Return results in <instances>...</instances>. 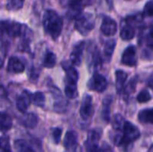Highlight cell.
Here are the masks:
<instances>
[{"mask_svg":"<svg viewBox=\"0 0 153 152\" xmlns=\"http://www.w3.org/2000/svg\"><path fill=\"white\" fill-rule=\"evenodd\" d=\"M117 132V131H116ZM141 136L140 130L133 123L126 121L122 129L118 133H112L111 140L113 143L124 152H129L133 148L134 141L138 140Z\"/></svg>","mask_w":153,"mask_h":152,"instance_id":"1","label":"cell"},{"mask_svg":"<svg viewBox=\"0 0 153 152\" xmlns=\"http://www.w3.org/2000/svg\"><path fill=\"white\" fill-rule=\"evenodd\" d=\"M43 26L46 31L52 37L53 39H56L61 34L63 28L62 18L52 10H48L43 15Z\"/></svg>","mask_w":153,"mask_h":152,"instance_id":"2","label":"cell"},{"mask_svg":"<svg viewBox=\"0 0 153 152\" xmlns=\"http://www.w3.org/2000/svg\"><path fill=\"white\" fill-rule=\"evenodd\" d=\"M75 29L82 34H89L94 27V17L91 13H86L84 14H80L74 23Z\"/></svg>","mask_w":153,"mask_h":152,"instance_id":"3","label":"cell"},{"mask_svg":"<svg viewBox=\"0 0 153 152\" xmlns=\"http://www.w3.org/2000/svg\"><path fill=\"white\" fill-rule=\"evenodd\" d=\"M107 87L108 82L106 78L98 73H94L88 82V88L97 92H103L107 89Z\"/></svg>","mask_w":153,"mask_h":152,"instance_id":"4","label":"cell"},{"mask_svg":"<svg viewBox=\"0 0 153 152\" xmlns=\"http://www.w3.org/2000/svg\"><path fill=\"white\" fill-rule=\"evenodd\" d=\"M22 25H21L17 22H5L2 21L1 22V30L2 31H5L10 37H18L21 34H22Z\"/></svg>","mask_w":153,"mask_h":152,"instance_id":"5","label":"cell"},{"mask_svg":"<svg viewBox=\"0 0 153 152\" xmlns=\"http://www.w3.org/2000/svg\"><path fill=\"white\" fill-rule=\"evenodd\" d=\"M122 63L127 66H134L137 64L136 48L134 46H129L126 48L121 58Z\"/></svg>","mask_w":153,"mask_h":152,"instance_id":"6","label":"cell"},{"mask_svg":"<svg viewBox=\"0 0 153 152\" xmlns=\"http://www.w3.org/2000/svg\"><path fill=\"white\" fill-rule=\"evenodd\" d=\"M62 67L65 71V82L77 83L79 79V74L71 61L62 62Z\"/></svg>","mask_w":153,"mask_h":152,"instance_id":"7","label":"cell"},{"mask_svg":"<svg viewBox=\"0 0 153 152\" xmlns=\"http://www.w3.org/2000/svg\"><path fill=\"white\" fill-rule=\"evenodd\" d=\"M93 108H92V98L90 95H85L82 99L81 108H80V115L81 117L84 120L90 118L92 115Z\"/></svg>","mask_w":153,"mask_h":152,"instance_id":"8","label":"cell"},{"mask_svg":"<svg viewBox=\"0 0 153 152\" xmlns=\"http://www.w3.org/2000/svg\"><path fill=\"white\" fill-rule=\"evenodd\" d=\"M117 25L115 20H113L112 18L108 16H106L103 18L102 23L100 26V30L104 35L113 36L117 32Z\"/></svg>","mask_w":153,"mask_h":152,"instance_id":"9","label":"cell"},{"mask_svg":"<svg viewBox=\"0 0 153 152\" xmlns=\"http://www.w3.org/2000/svg\"><path fill=\"white\" fill-rule=\"evenodd\" d=\"M31 95L28 90H23V92L17 98L16 100V108L22 112L25 113L31 102Z\"/></svg>","mask_w":153,"mask_h":152,"instance_id":"10","label":"cell"},{"mask_svg":"<svg viewBox=\"0 0 153 152\" xmlns=\"http://www.w3.org/2000/svg\"><path fill=\"white\" fill-rule=\"evenodd\" d=\"M84 49V42L82 41L80 43H77L70 55V61L73 63L74 65H80L82 63V51Z\"/></svg>","mask_w":153,"mask_h":152,"instance_id":"11","label":"cell"},{"mask_svg":"<svg viewBox=\"0 0 153 152\" xmlns=\"http://www.w3.org/2000/svg\"><path fill=\"white\" fill-rule=\"evenodd\" d=\"M7 71L9 73H21L24 71V65L22 63V61L19 60V58L15 56H12L8 60Z\"/></svg>","mask_w":153,"mask_h":152,"instance_id":"12","label":"cell"},{"mask_svg":"<svg viewBox=\"0 0 153 152\" xmlns=\"http://www.w3.org/2000/svg\"><path fill=\"white\" fill-rule=\"evenodd\" d=\"M101 133H102V131H101V129H99V128L92 129L89 132L88 138L85 142V145L88 148V150L92 146L98 145V142L101 137Z\"/></svg>","mask_w":153,"mask_h":152,"instance_id":"13","label":"cell"},{"mask_svg":"<svg viewBox=\"0 0 153 152\" xmlns=\"http://www.w3.org/2000/svg\"><path fill=\"white\" fill-rule=\"evenodd\" d=\"M78 142V133L75 131H67L64 140V146L66 150L74 148Z\"/></svg>","mask_w":153,"mask_h":152,"instance_id":"14","label":"cell"},{"mask_svg":"<svg viewBox=\"0 0 153 152\" xmlns=\"http://www.w3.org/2000/svg\"><path fill=\"white\" fill-rule=\"evenodd\" d=\"M113 101L112 96H107L103 99L102 103V118L106 123H108L110 121V107Z\"/></svg>","mask_w":153,"mask_h":152,"instance_id":"15","label":"cell"},{"mask_svg":"<svg viewBox=\"0 0 153 152\" xmlns=\"http://www.w3.org/2000/svg\"><path fill=\"white\" fill-rule=\"evenodd\" d=\"M126 79H127V73L126 72L122 70L116 71V87H117L118 93L123 92Z\"/></svg>","mask_w":153,"mask_h":152,"instance_id":"16","label":"cell"},{"mask_svg":"<svg viewBox=\"0 0 153 152\" xmlns=\"http://www.w3.org/2000/svg\"><path fill=\"white\" fill-rule=\"evenodd\" d=\"M138 119L142 124L153 125V108L141 110L138 114Z\"/></svg>","mask_w":153,"mask_h":152,"instance_id":"17","label":"cell"},{"mask_svg":"<svg viewBox=\"0 0 153 152\" xmlns=\"http://www.w3.org/2000/svg\"><path fill=\"white\" fill-rule=\"evenodd\" d=\"M13 146L16 152H36L25 140L18 139L14 141Z\"/></svg>","mask_w":153,"mask_h":152,"instance_id":"18","label":"cell"},{"mask_svg":"<svg viewBox=\"0 0 153 152\" xmlns=\"http://www.w3.org/2000/svg\"><path fill=\"white\" fill-rule=\"evenodd\" d=\"M38 124V116L34 113L26 114L22 117V125L27 128H34Z\"/></svg>","mask_w":153,"mask_h":152,"instance_id":"19","label":"cell"},{"mask_svg":"<svg viewBox=\"0 0 153 152\" xmlns=\"http://www.w3.org/2000/svg\"><path fill=\"white\" fill-rule=\"evenodd\" d=\"M135 35V30L134 27L130 24H126L122 27L120 31V37L123 40H130Z\"/></svg>","mask_w":153,"mask_h":152,"instance_id":"20","label":"cell"},{"mask_svg":"<svg viewBox=\"0 0 153 152\" xmlns=\"http://www.w3.org/2000/svg\"><path fill=\"white\" fill-rule=\"evenodd\" d=\"M77 83L73 82H65V94L69 99H75L78 97V90H77Z\"/></svg>","mask_w":153,"mask_h":152,"instance_id":"21","label":"cell"},{"mask_svg":"<svg viewBox=\"0 0 153 152\" xmlns=\"http://www.w3.org/2000/svg\"><path fill=\"white\" fill-rule=\"evenodd\" d=\"M0 122H1V130L3 132L8 131L12 128L13 121H12L11 116L8 114L2 112L0 116Z\"/></svg>","mask_w":153,"mask_h":152,"instance_id":"22","label":"cell"},{"mask_svg":"<svg viewBox=\"0 0 153 152\" xmlns=\"http://www.w3.org/2000/svg\"><path fill=\"white\" fill-rule=\"evenodd\" d=\"M56 55L51 52V51H48L44 56V60H43V65L46 68H53L56 65Z\"/></svg>","mask_w":153,"mask_h":152,"instance_id":"23","label":"cell"},{"mask_svg":"<svg viewBox=\"0 0 153 152\" xmlns=\"http://www.w3.org/2000/svg\"><path fill=\"white\" fill-rule=\"evenodd\" d=\"M45 95L40 91H37L31 95V102L37 107L43 108L45 106Z\"/></svg>","mask_w":153,"mask_h":152,"instance_id":"24","label":"cell"},{"mask_svg":"<svg viewBox=\"0 0 153 152\" xmlns=\"http://www.w3.org/2000/svg\"><path fill=\"white\" fill-rule=\"evenodd\" d=\"M116 47V40L115 39H109L106 42L105 47H104V55L107 58L110 59L113 53L114 49Z\"/></svg>","mask_w":153,"mask_h":152,"instance_id":"25","label":"cell"},{"mask_svg":"<svg viewBox=\"0 0 153 152\" xmlns=\"http://www.w3.org/2000/svg\"><path fill=\"white\" fill-rule=\"evenodd\" d=\"M136 83H137L136 79H135V78H133V79L130 81V82L124 88L123 93H124V96H125L126 98L129 97L130 95H132V93L134 92L135 87H136Z\"/></svg>","mask_w":153,"mask_h":152,"instance_id":"26","label":"cell"},{"mask_svg":"<svg viewBox=\"0 0 153 152\" xmlns=\"http://www.w3.org/2000/svg\"><path fill=\"white\" fill-rule=\"evenodd\" d=\"M125 122H126V120L124 119V117L120 114H117L113 119V129L117 132L120 131L122 129Z\"/></svg>","mask_w":153,"mask_h":152,"instance_id":"27","label":"cell"},{"mask_svg":"<svg viewBox=\"0 0 153 152\" xmlns=\"http://www.w3.org/2000/svg\"><path fill=\"white\" fill-rule=\"evenodd\" d=\"M24 0H7L6 7L9 10H19L23 6Z\"/></svg>","mask_w":153,"mask_h":152,"instance_id":"28","label":"cell"},{"mask_svg":"<svg viewBox=\"0 0 153 152\" xmlns=\"http://www.w3.org/2000/svg\"><path fill=\"white\" fill-rule=\"evenodd\" d=\"M137 101L139 103H146L148 101H150L152 99V96L150 94V92L146 90H142L138 95H137Z\"/></svg>","mask_w":153,"mask_h":152,"instance_id":"29","label":"cell"},{"mask_svg":"<svg viewBox=\"0 0 153 152\" xmlns=\"http://www.w3.org/2000/svg\"><path fill=\"white\" fill-rule=\"evenodd\" d=\"M146 46L153 52V27L149 28L148 32L145 34V39H144Z\"/></svg>","mask_w":153,"mask_h":152,"instance_id":"30","label":"cell"},{"mask_svg":"<svg viewBox=\"0 0 153 152\" xmlns=\"http://www.w3.org/2000/svg\"><path fill=\"white\" fill-rule=\"evenodd\" d=\"M62 129L61 128H54L52 129V138L54 141V143L58 144L60 140H61V136H62Z\"/></svg>","mask_w":153,"mask_h":152,"instance_id":"31","label":"cell"},{"mask_svg":"<svg viewBox=\"0 0 153 152\" xmlns=\"http://www.w3.org/2000/svg\"><path fill=\"white\" fill-rule=\"evenodd\" d=\"M88 151L89 152H113L110 147L107 145H104L103 147H99V145H95L91 147Z\"/></svg>","mask_w":153,"mask_h":152,"instance_id":"32","label":"cell"},{"mask_svg":"<svg viewBox=\"0 0 153 152\" xmlns=\"http://www.w3.org/2000/svg\"><path fill=\"white\" fill-rule=\"evenodd\" d=\"M143 13L146 16H153V0H149L145 4Z\"/></svg>","mask_w":153,"mask_h":152,"instance_id":"33","label":"cell"},{"mask_svg":"<svg viewBox=\"0 0 153 152\" xmlns=\"http://www.w3.org/2000/svg\"><path fill=\"white\" fill-rule=\"evenodd\" d=\"M10 149L9 138L7 136H2L1 138V151H7Z\"/></svg>","mask_w":153,"mask_h":152,"instance_id":"34","label":"cell"},{"mask_svg":"<svg viewBox=\"0 0 153 152\" xmlns=\"http://www.w3.org/2000/svg\"><path fill=\"white\" fill-rule=\"evenodd\" d=\"M86 1H90L91 0H86ZM68 3L70 4V6H82L83 4H87V3L85 2V0H68ZM89 4V3H88Z\"/></svg>","mask_w":153,"mask_h":152,"instance_id":"35","label":"cell"},{"mask_svg":"<svg viewBox=\"0 0 153 152\" xmlns=\"http://www.w3.org/2000/svg\"><path fill=\"white\" fill-rule=\"evenodd\" d=\"M148 85H149V87H150L151 89H152L153 90V77H152V78L149 80V82H148Z\"/></svg>","mask_w":153,"mask_h":152,"instance_id":"36","label":"cell"},{"mask_svg":"<svg viewBox=\"0 0 153 152\" xmlns=\"http://www.w3.org/2000/svg\"><path fill=\"white\" fill-rule=\"evenodd\" d=\"M149 152H153V145L151 147V149L149 150Z\"/></svg>","mask_w":153,"mask_h":152,"instance_id":"37","label":"cell"},{"mask_svg":"<svg viewBox=\"0 0 153 152\" xmlns=\"http://www.w3.org/2000/svg\"><path fill=\"white\" fill-rule=\"evenodd\" d=\"M1 152H12L11 150H7V151H1Z\"/></svg>","mask_w":153,"mask_h":152,"instance_id":"38","label":"cell"}]
</instances>
